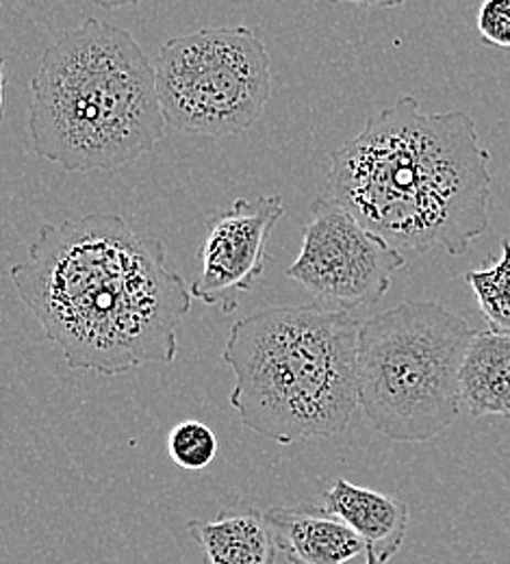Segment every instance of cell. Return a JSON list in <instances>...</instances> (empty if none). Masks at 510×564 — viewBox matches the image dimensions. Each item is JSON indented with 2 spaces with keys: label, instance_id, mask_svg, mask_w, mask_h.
<instances>
[{
  "label": "cell",
  "instance_id": "obj_1",
  "mask_svg": "<svg viewBox=\"0 0 510 564\" xmlns=\"http://www.w3.org/2000/svg\"><path fill=\"white\" fill-rule=\"evenodd\" d=\"M9 279L66 365L100 376L174 362L194 300L163 241L113 213L42 224Z\"/></svg>",
  "mask_w": 510,
  "mask_h": 564
},
{
  "label": "cell",
  "instance_id": "obj_2",
  "mask_svg": "<svg viewBox=\"0 0 510 564\" xmlns=\"http://www.w3.org/2000/svg\"><path fill=\"white\" fill-rule=\"evenodd\" d=\"M489 163L467 111L424 113L402 96L330 154L328 198L402 254L458 257L489 228Z\"/></svg>",
  "mask_w": 510,
  "mask_h": 564
},
{
  "label": "cell",
  "instance_id": "obj_3",
  "mask_svg": "<svg viewBox=\"0 0 510 564\" xmlns=\"http://www.w3.org/2000/svg\"><path fill=\"white\" fill-rule=\"evenodd\" d=\"M154 64L131 31L87 18L51 44L31 80L35 152L68 172L120 170L165 133Z\"/></svg>",
  "mask_w": 510,
  "mask_h": 564
},
{
  "label": "cell",
  "instance_id": "obj_4",
  "mask_svg": "<svg viewBox=\"0 0 510 564\" xmlns=\"http://www.w3.org/2000/svg\"><path fill=\"white\" fill-rule=\"evenodd\" d=\"M359 330L326 306H270L237 322L221 358L241 423L279 445L346 432L359 411Z\"/></svg>",
  "mask_w": 510,
  "mask_h": 564
},
{
  "label": "cell",
  "instance_id": "obj_5",
  "mask_svg": "<svg viewBox=\"0 0 510 564\" xmlns=\"http://www.w3.org/2000/svg\"><path fill=\"white\" fill-rule=\"evenodd\" d=\"M476 330L437 302H402L361 322L359 409L373 432L426 443L463 413L460 365Z\"/></svg>",
  "mask_w": 510,
  "mask_h": 564
},
{
  "label": "cell",
  "instance_id": "obj_6",
  "mask_svg": "<svg viewBox=\"0 0 510 564\" xmlns=\"http://www.w3.org/2000/svg\"><path fill=\"white\" fill-rule=\"evenodd\" d=\"M154 74L165 124L185 135H239L259 122L272 96L270 53L248 26L167 40Z\"/></svg>",
  "mask_w": 510,
  "mask_h": 564
},
{
  "label": "cell",
  "instance_id": "obj_7",
  "mask_svg": "<svg viewBox=\"0 0 510 564\" xmlns=\"http://www.w3.org/2000/svg\"><path fill=\"white\" fill-rule=\"evenodd\" d=\"M302 230V248L285 272L326 308L378 304L406 257L328 196H319Z\"/></svg>",
  "mask_w": 510,
  "mask_h": 564
},
{
  "label": "cell",
  "instance_id": "obj_8",
  "mask_svg": "<svg viewBox=\"0 0 510 564\" xmlns=\"http://www.w3.org/2000/svg\"><path fill=\"white\" fill-rule=\"evenodd\" d=\"M285 215L281 196L237 198L209 219L200 248V274L189 284L192 297L232 313L241 293L254 289L265 272L268 243Z\"/></svg>",
  "mask_w": 510,
  "mask_h": 564
},
{
  "label": "cell",
  "instance_id": "obj_9",
  "mask_svg": "<svg viewBox=\"0 0 510 564\" xmlns=\"http://www.w3.org/2000/svg\"><path fill=\"white\" fill-rule=\"evenodd\" d=\"M263 514L290 564H350L367 552L363 539L324 506H272Z\"/></svg>",
  "mask_w": 510,
  "mask_h": 564
},
{
  "label": "cell",
  "instance_id": "obj_10",
  "mask_svg": "<svg viewBox=\"0 0 510 564\" xmlns=\"http://www.w3.org/2000/svg\"><path fill=\"white\" fill-rule=\"evenodd\" d=\"M324 508L363 539L367 552L389 563L406 541L409 506L398 495L378 494L339 478L326 494Z\"/></svg>",
  "mask_w": 510,
  "mask_h": 564
},
{
  "label": "cell",
  "instance_id": "obj_11",
  "mask_svg": "<svg viewBox=\"0 0 510 564\" xmlns=\"http://www.w3.org/2000/svg\"><path fill=\"white\" fill-rule=\"evenodd\" d=\"M187 532L200 545L205 564H276L274 534L254 508L224 510L214 521L194 519Z\"/></svg>",
  "mask_w": 510,
  "mask_h": 564
},
{
  "label": "cell",
  "instance_id": "obj_12",
  "mask_svg": "<svg viewBox=\"0 0 510 564\" xmlns=\"http://www.w3.org/2000/svg\"><path fill=\"white\" fill-rule=\"evenodd\" d=\"M460 402L471 417H510V335L474 333L460 365Z\"/></svg>",
  "mask_w": 510,
  "mask_h": 564
},
{
  "label": "cell",
  "instance_id": "obj_13",
  "mask_svg": "<svg viewBox=\"0 0 510 564\" xmlns=\"http://www.w3.org/2000/svg\"><path fill=\"white\" fill-rule=\"evenodd\" d=\"M489 330L510 335V239L502 241V257L465 274Z\"/></svg>",
  "mask_w": 510,
  "mask_h": 564
},
{
  "label": "cell",
  "instance_id": "obj_14",
  "mask_svg": "<svg viewBox=\"0 0 510 564\" xmlns=\"http://www.w3.org/2000/svg\"><path fill=\"white\" fill-rule=\"evenodd\" d=\"M167 454L181 469L200 471L209 467L218 454V436L203 422L178 423L167 436Z\"/></svg>",
  "mask_w": 510,
  "mask_h": 564
},
{
  "label": "cell",
  "instance_id": "obj_15",
  "mask_svg": "<svg viewBox=\"0 0 510 564\" xmlns=\"http://www.w3.org/2000/svg\"><path fill=\"white\" fill-rule=\"evenodd\" d=\"M476 31L487 46L510 48V0H485L478 9Z\"/></svg>",
  "mask_w": 510,
  "mask_h": 564
},
{
  "label": "cell",
  "instance_id": "obj_16",
  "mask_svg": "<svg viewBox=\"0 0 510 564\" xmlns=\"http://www.w3.org/2000/svg\"><path fill=\"white\" fill-rule=\"evenodd\" d=\"M333 2H348L361 9H395L404 4V0H333Z\"/></svg>",
  "mask_w": 510,
  "mask_h": 564
},
{
  "label": "cell",
  "instance_id": "obj_17",
  "mask_svg": "<svg viewBox=\"0 0 510 564\" xmlns=\"http://www.w3.org/2000/svg\"><path fill=\"white\" fill-rule=\"evenodd\" d=\"M94 4L102 7V9H118V7H124V4H133V2H140V0H91Z\"/></svg>",
  "mask_w": 510,
  "mask_h": 564
},
{
  "label": "cell",
  "instance_id": "obj_18",
  "mask_svg": "<svg viewBox=\"0 0 510 564\" xmlns=\"http://www.w3.org/2000/svg\"><path fill=\"white\" fill-rule=\"evenodd\" d=\"M4 85H7V72H4V59L0 57V120H2V107H4Z\"/></svg>",
  "mask_w": 510,
  "mask_h": 564
},
{
  "label": "cell",
  "instance_id": "obj_19",
  "mask_svg": "<svg viewBox=\"0 0 510 564\" xmlns=\"http://www.w3.org/2000/svg\"><path fill=\"white\" fill-rule=\"evenodd\" d=\"M365 564H382L371 552H365Z\"/></svg>",
  "mask_w": 510,
  "mask_h": 564
}]
</instances>
